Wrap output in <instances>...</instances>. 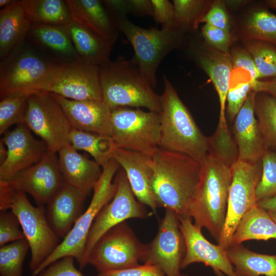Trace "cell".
Segmentation results:
<instances>
[{"mask_svg": "<svg viewBox=\"0 0 276 276\" xmlns=\"http://www.w3.org/2000/svg\"><path fill=\"white\" fill-rule=\"evenodd\" d=\"M152 157V188L159 208L171 210L179 218L188 209L197 189L200 163L191 157L158 148Z\"/></svg>", "mask_w": 276, "mask_h": 276, "instance_id": "6da1fadb", "label": "cell"}, {"mask_svg": "<svg viewBox=\"0 0 276 276\" xmlns=\"http://www.w3.org/2000/svg\"><path fill=\"white\" fill-rule=\"evenodd\" d=\"M198 186L188 209V216L219 242L224 227L232 181L230 166L208 153L199 162Z\"/></svg>", "mask_w": 276, "mask_h": 276, "instance_id": "7a4b0ae2", "label": "cell"}, {"mask_svg": "<svg viewBox=\"0 0 276 276\" xmlns=\"http://www.w3.org/2000/svg\"><path fill=\"white\" fill-rule=\"evenodd\" d=\"M103 101L111 110L119 107H144L159 113L161 96L141 72L135 60L122 58L100 67Z\"/></svg>", "mask_w": 276, "mask_h": 276, "instance_id": "3957f363", "label": "cell"}, {"mask_svg": "<svg viewBox=\"0 0 276 276\" xmlns=\"http://www.w3.org/2000/svg\"><path fill=\"white\" fill-rule=\"evenodd\" d=\"M163 79L159 148L187 155L199 163L209 152V137L198 127L166 76Z\"/></svg>", "mask_w": 276, "mask_h": 276, "instance_id": "277c9868", "label": "cell"}, {"mask_svg": "<svg viewBox=\"0 0 276 276\" xmlns=\"http://www.w3.org/2000/svg\"><path fill=\"white\" fill-rule=\"evenodd\" d=\"M119 167V164L112 158L102 167V175L93 190V196L88 208L82 213L71 231L53 252L32 275L38 274L52 263L66 256L75 259L80 269L86 266L84 256L87 238L99 212L114 196L116 186L113 178Z\"/></svg>", "mask_w": 276, "mask_h": 276, "instance_id": "5b68a950", "label": "cell"}, {"mask_svg": "<svg viewBox=\"0 0 276 276\" xmlns=\"http://www.w3.org/2000/svg\"><path fill=\"white\" fill-rule=\"evenodd\" d=\"M132 45L134 59L141 72L154 88L156 71L168 53L178 48L183 33L175 28L145 29L136 26L128 18L114 22Z\"/></svg>", "mask_w": 276, "mask_h": 276, "instance_id": "8992f818", "label": "cell"}, {"mask_svg": "<svg viewBox=\"0 0 276 276\" xmlns=\"http://www.w3.org/2000/svg\"><path fill=\"white\" fill-rule=\"evenodd\" d=\"M53 63L25 41L1 60V99L41 90Z\"/></svg>", "mask_w": 276, "mask_h": 276, "instance_id": "52a82bcc", "label": "cell"}, {"mask_svg": "<svg viewBox=\"0 0 276 276\" xmlns=\"http://www.w3.org/2000/svg\"><path fill=\"white\" fill-rule=\"evenodd\" d=\"M110 137L117 148L152 156L159 148L160 115L137 108L111 111Z\"/></svg>", "mask_w": 276, "mask_h": 276, "instance_id": "ba28073f", "label": "cell"}, {"mask_svg": "<svg viewBox=\"0 0 276 276\" xmlns=\"http://www.w3.org/2000/svg\"><path fill=\"white\" fill-rule=\"evenodd\" d=\"M9 209L18 218L29 243L33 273L59 245V238L50 224L43 205H32L24 192H14L7 205V210Z\"/></svg>", "mask_w": 276, "mask_h": 276, "instance_id": "9c48e42d", "label": "cell"}, {"mask_svg": "<svg viewBox=\"0 0 276 276\" xmlns=\"http://www.w3.org/2000/svg\"><path fill=\"white\" fill-rule=\"evenodd\" d=\"M230 169L232 181L227 212L218 242L226 249L231 245L232 237L243 216L258 205L256 190L262 174L261 160L251 162L238 159Z\"/></svg>", "mask_w": 276, "mask_h": 276, "instance_id": "30bf717a", "label": "cell"}, {"mask_svg": "<svg viewBox=\"0 0 276 276\" xmlns=\"http://www.w3.org/2000/svg\"><path fill=\"white\" fill-rule=\"evenodd\" d=\"M28 108L24 124L39 136L48 150L57 153L70 144L73 128L63 110L51 94L44 90L28 96Z\"/></svg>", "mask_w": 276, "mask_h": 276, "instance_id": "8fae6325", "label": "cell"}, {"mask_svg": "<svg viewBox=\"0 0 276 276\" xmlns=\"http://www.w3.org/2000/svg\"><path fill=\"white\" fill-rule=\"evenodd\" d=\"M130 226L123 222L106 232L93 247L88 263L100 272L140 264L145 250Z\"/></svg>", "mask_w": 276, "mask_h": 276, "instance_id": "7c38bea8", "label": "cell"}, {"mask_svg": "<svg viewBox=\"0 0 276 276\" xmlns=\"http://www.w3.org/2000/svg\"><path fill=\"white\" fill-rule=\"evenodd\" d=\"M113 181L116 186L114 196L100 211L88 233L84 256L85 266L88 264L93 247L106 232L127 219H143L149 216L144 205L134 196L122 169L118 170Z\"/></svg>", "mask_w": 276, "mask_h": 276, "instance_id": "4fadbf2b", "label": "cell"}, {"mask_svg": "<svg viewBox=\"0 0 276 276\" xmlns=\"http://www.w3.org/2000/svg\"><path fill=\"white\" fill-rule=\"evenodd\" d=\"M41 90L76 100H103L100 66L82 61L53 63Z\"/></svg>", "mask_w": 276, "mask_h": 276, "instance_id": "5bb4252c", "label": "cell"}, {"mask_svg": "<svg viewBox=\"0 0 276 276\" xmlns=\"http://www.w3.org/2000/svg\"><path fill=\"white\" fill-rule=\"evenodd\" d=\"M185 252L179 218L174 212L165 210L157 233L150 243L145 244L141 261L157 266L166 276H178L181 274Z\"/></svg>", "mask_w": 276, "mask_h": 276, "instance_id": "9a60e30c", "label": "cell"}, {"mask_svg": "<svg viewBox=\"0 0 276 276\" xmlns=\"http://www.w3.org/2000/svg\"><path fill=\"white\" fill-rule=\"evenodd\" d=\"M14 190L30 194L38 205L48 204L64 182L57 153L47 150L36 164L7 181Z\"/></svg>", "mask_w": 276, "mask_h": 276, "instance_id": "2e32d148", "label": "cell"}, {"mask_svg": "<svg viewBox=\"0 0 276 276\" xmlns=\"http://www.w3.org/2000/svg\"><path fill=\"white\" fill-rule=\"evenodd\" d=\"M186 252L182 262L183 269L191 264L201 263L211 267L217 276H238L231 263L227 249L211 243L203 236L201 228L189 217L179 218Z\"/></svg>", "mask_w": 276, "mask_h": 276, "instance_id": "e0dca14e", "label": "cell"}, {"mask_svg": "<svg viewBox=\"0 0 276 276\" xmlns=\"http://www.w3.org/2000/svg\"><path fill=\"white\" fill-rule=\"evenodd\" d=\"M2 138L7 157L0 165V180L9 181L20 172L37 163L48 150L46 144L33 136L24 124L8 130Z\"/></svg>", "mask_w": 276, "mask_h": 276, "instance_id": "ac0fdd59", "label": "cell"}, {"mask_svg": "<svg viewBox=\"0 0 276 276\" xmlns=\"http://www.w3.org/2000/svg\"><path fill=\"white\" fill-rule=\"evenodd\" d=\"M25 41L54 63L80 61L66 26L33 23Z\"/></svg>", "mask_w": 276, "mask_h": 276, "instance_id": "d6986e66", "label": "cell"}, {"mask_svg": "<svg viewBox=\"0 0 276 276\" xmlns=\"http://www.w3.org/2000/svg\"><path fill=\"white\" fill-rule=\"evenodd\" d=\"M113 158L125 171L137 200L155 213L159 206L152 188V156L115 147Z\"/></svg>", "mask_w": 276, "mask_h": 276, "instance_id": "ffe728a7", "label": "cell"}, {"mask_svg": "<svg viewBox=\"0 0 276 276\" xmlns=\"http://www.w3.org/2000/svg\"><path fill=\"white\" fill-rule=\"evenodd\" d=\"M51 94L73 128L110 136L111 110L103 100L76 101Z\"/></svg>", "mask_w": 276, "mask_h": 276, "instance_id": "44dd1931", "label": "cell"}, {"mask_svg": "<svg viewBox=\"0 0 276 276\" xmlns=\"http://www.w3.org/2000/svg\"><path fill=\"white\" fill-rule=\"evenodd\" d=\"M190 47V55L209 76L218 94L220 107L219 124L227 125L225 105L233 70L231 55L200 43Z\"/></svg>", "mask_w": 276, "mask_h": 276, "instance_id": "7402d4cb", "label": "cell"}, {"mask_svg": "<svg viewBox=\"0 0 276 276\" xmlns=\"http://www.w3.org/2000/svg\"><path fill=\"white\" fill-rule=\"evenodd\" d=\"M257 93L251 90L236 117L234 132L238 151V159L258 162L268 148L255 116Z\"/></svg>", "mask_w": 276, "mask_h": 276, "instance_id": "603a6c76", "label": "cell"}, {"mask_svg": "<svg viewBox=\"0 0 276 276\" xmlns=\"http://www.w3.org/2000/svg\"><path fill=\"white\" fill-rule=\"evenodd\" d=\"M58 164L65 183L87 196L99 181L102 168L95 160L80 154L71 144L63 147L58 152Z\"/></svg>", "mask_w": 276, "mask_h": 276, "instance_id": "cb8c5ba5", "label": "cell"}, {"mask_svg": "<svg viewBox=\"0 0 276 276\" xmlns=\"http://www.w3.org/2000/svg\"><path fill=\"white\" fill-rule=\"evenodd\" d=\"M86 196L75 188L64 183L48 203L47 216L52 228L63 239L82 214Z\"/></svg>", "mask_w": 276, "mask_h": 276, "instance_id": "d4e9b609", "label": "cell"}, {"mask_svg": "<svg viewBox=\"0 0 276 276\" xmlns=\"http://www.w3.org/2000/svg\"><path fill=\"white\" fill-rule=\"evenodd\" d=\"M73 20L97 35L114 44L119 31L99 0H66Z\"/></svg>", "mask_w": 276, "mask_h": 276, "instance_id": "484cf974", "label": "cell"}, {"mask_svg": "<svg viewBox=\"0 0 276 276\" xmlns=\"http://www.w3.org/2000/svg\"><path fill=\"white\" fill-rule=\"evenodd\" d=\"M32 24L20 1L1 9V60L24 43Z\"/></svg>", "mask_w": 276, "mask_h": 276, "instance_id": "4316f807", "label": "cell"}, {"mask_svg": "<svg viewBox=\"0 0 276 276\" xmlns=\"http://www.w3.org/2000/svg\"><path fill=\"white\" fill-rule=\"evenodd\" d=\"M66 26L80 61L100 67L110 61L113 43L73 20Z\"/></svg>", "mask_w": 276, "mask_h": 276, "instance_id": "83f0119b", "label": "cell"}, {"mask_svg": "<svg viewBox=\"0 0 276 276\" xmlns=\"http://www.w3.org/2000/svg\"><path fill=\"white\" fill-rule=\"evenodd\" d=\"M227 252L238 276H276V255L256 252L241 244L230 245Z\"/></svg>", "mask_w": 276, "mask_h": 276, "instance_id": "f1b7e54d", "label": "cell"}, {"mask_svg": "<svg viewBox=\"0 0 276 276\" xmlns=\"http://www.w3.org/2000/svg\"><path fill=\"white\" fill-rule=\"evenodd\" d=\"M276 239V222L268 212L258 205L248 211L240 222L231 245L241 244L250 240Z\"/></svg>", "mask_w": 276, "mask_h": 276, "instance_id": "f546056e", "label": "cell"}, {"mask_svg": "<svg viewBox=\"0 0 276 276\" xmlns=\"http://www.w3.org/2000/svg\"><path fill=\"white\" fill-rule=\"evenodd\" d=\"M32 23L66 26L73 20L66 1L20 0Z\"/></svg>", "mask_w": 276, "mask_h": 276, "instance_id": "4dcf8cb0", "label": "cell"}, {"mask_svg": "<svg viewBox=\"0 0 276 276\" xmlns=\"http://www.w3.org/2000/svg\"><path fill=\"white\" fill-rule=\"evenodd\" d=\"M70 144L76 150L89 154L102 168L113 158L115 147L111 138L106 135L86 132L73 128Z\"/></svg>", "mask_w": 276, "mask_h": 276, "instance_id": "1f68e13d", "label": "cell"}, {"mask_svg": "<svg viewBox=\"0 0 276 276\" xmlns=\"http://www.w3.org/2000/svg\"><path fill=\"white\" fill-rule=\"evenodd\" d=\"M262 93L256 96L255 113L268 149H276V98Z\"/></svg>", "mask_w": 276, "mask_h": 276, "instance_id": "d6a6232c", "label": "cell"}, {"mask_svg": "<svg viewBox=\"0 0 276 276\" xmlns=\"http://www.w3.org/2000/svg\"><path fill=\"white\" fill-rule=\"evenodd\" d=\"M245 34L249 39L276 46V15L267 10L254 12L247 21Z\"/></svg>", "mask_w": 276, "mask_h": 276, "instance_id": "836d02e7", "label": "cell"}, {"mask_svg": "<svg viewBox=\"0 0 276 276\" xmlns=\"http://www.w3.org/2000/svg\"><path fill=\"white\" fill-rule=\"evenodd\" d=\"M29 249L26 238L1 246V276H23L24 262Z\"/></svg>", "mask_w": 276, "mask_h": 276, "instance_id": "e575fe53", "label": "cell"}, {"mask_svg": "<svg viewBox=\"0 0 276 276\" xmlns=\"http://www.w3.org/2000/svg\"><path fill=\"white\" fill-rule=\"evenodd\" d=\"M208 2L203 0H174V28L182 33L197 28L204 15Z\"/></svg>", "mask_w": 276, "mask_h": 276, "instance_id": "d590c367", "label": "cell"}, {"mask_svg": "<svg viewBox=\"0 0 276 276\" xmlns=\"http://www.w3.org/2000/svg\"><path fill=\"white\" fill-rule=\"evenodd\" d=\"M28 96H7L0 102V134H4L12 125L25 123L28 108Z\"/></svg>", "mask_w": 276, "mask_h": 276, "instance_id": "8d00e7d4", "label": "cell"}, {"mask_svg": "<svg viewBox=\"0 0 276 276\" xmlns=\"http://www.w3.org/2000/svg\"><path fill=\"white\" fill-rule=\"evenodd\" d=\"M247 51L252 56L259 78H276V46L264 41L250 40L246 42Z\"/></svg>", "mask_w": 276, "mask_h": 276, "instance_id": "74e56055", "label": "cell"}, {"mask_svg": "<svg viewBox=\"0 0 276 276\" xmlns=\"http://www.w3.org/2000/svg\"><path fill=\"white\" fill-rule=\"evenodd\" d=\"M262 174L256 190L258 202L276 195V152L268 150L261 159Z\"/></svg>", "mask_w": 276, "mask_h": 276, "instance_id": "f35d334b", "label": "cell"}, {"mask_svg": "<svg viewBox=\"0 0 276 276\" xmlns=\"http://www.w3.org/2000/svg\"><path fill=\"white\" fill-rule=\"evenodd\" d=\"M252 90L253 83L250 78L236 81L231 80L226 99L227 111L230 119L237 116L248 95Z\"/></svg>", "mask_w": 276, "mask_h": 276, "instance_id": "ab89813d", "label": "cell"}, {"mask_svg": "<svg viewBox=\"0 0 276 276\" xmlns=\"http://www.w3.org/2000/svg\"><path fill=\"white\" fill-rule=\"evenodd\" d=\"M25 238L19 221L12 211H1L0 246Z\"/></svg>", "mask_w": 276, "mask_h": 276, "instance_id": "60d3db41", "label": "cell"}, {"mask_svg": "<svg viewBox=\"0 0 276 276\" xmlns=\"http://www.w3.org/2000/svg\"><path fill=\"white\" fill-rule=\"evenodd\" d=\"M201 33L207 45L222 52H228L231 41L229 31L204 24Z\"/></svg>", "mask_w": 276, "mask_h": 276, "instance_id": "b9f144b4", "label": "cell"}, {"mask_svg": "<svg viewBox=\"0 0 276 276\" xmlns=\"http://www.w3.org/2000/svg\"><path fill=\"white\" fill-rule=\"evenodd\" d=\"M74 259L71 256L62 258L32 276H84L75 267Z\"/></svg>", "mask_w": 276, "mask_h": 276, "instance_id": "7bdbcfd3", "label": "cell"}, {"mask_svg": "<svg viewBox=\"0 0 276 276\" xmlns=\"http://www.w3.org/2000/svg\"><path fill=\"white\" fill-rule=\"evenodd\" d=\"M98 276H166V275L157 266L149 263H143L124 269L100 272Z\"/></svg>", "mask_w": 276, "mask_h": 276, "instance_id": "ee69618b", "label": "cell"}, {"mask_svg": "<svg viewBox=\"0 0 276 276\" xmlns=\"http://www.w3.org/2000/svg\"><path fill=\"white\" fill-rule=\"evenodd\" d=\"M153 8V17L163 28H175V13L173 4L168 0H151Z\"/></svg>", "mask_w": 276, "mask_h": 276, "instance_id": "f6af8a7d", "label": "cell"}, {"mask_svg": "<svg viewBox=\"0 0 276 276\" xmlns=\"http://www.w3.org/2000/svg\"><path fill=\"white\" fill-rule=\"evenodd\" d=\"M222 2H215L204 14L200 22L229 31V21L227 13Z\"/></svg>", "mask_w": 276, "mask_h": 276, "instance_id": "bcb514c9", "label": "cell"}, {"mask_svg": "<svg viewBox=\"0 0 276 276\" xmlns=\"http://www.w3.org/2000/svg\"><path fill=\"white\" fill-rule=\"evenodd\" d=\"M231 56L233 70L240 68L245 70L248 73L254 86L255 83L260 78L256 65L251 55L247 51L237 49L232 52Z\"/></svg>", "mask_w": 276, "mask_h": 276, "instance_id": "7dc6e473", "label": "cell"}, {"mask_svg": "<svg viewBox=\"0 0 276 276\" xmlns=\"http://www.w3.org/2000/svg\"><path fill=\"white\" fill-rule=\"evenodd\" d=\"M101 2L114 22L127 18V15L129 13L128 0H103Z\"/></svg>", "mask_w": 276, "mask_h": 276, "instance_id": "c3c4849f", "label": "cell"}, {"mask_svg": "<svg viewBox=\"0 0 276 276\" xmlns=\"http://www.w3.org/2000/svg\"><path fill=\"white\" fill-rule=\"evenodd\" d=\"M130 14L138 16L153 15V8L151 0H128Z\"/></svg>", "mask_w": 276, "mask_h": 276, "instance_id": "681fc988", "label": "cell"}, {"mask_svg": "<svg viewBox=\"0 0 276 276\" xmlns=\"http://www.w3.org/2000/svg\"><path fill=\"white\" fill-rule=\"evenodd\" d=\"M257 93H264L276 98V78L266 80H257L253 86Z\"/></svg>", "mask_w": 276, "mask_h": 276, "instance_id": "f907efd6", "label": "cell"}, {"mask_svg": "<svg viewBox=\"0 0 276 276\" xmlns=\"http://www.w3.org/2000/svg\"><path fill=\"white\" fill-rule=\"evenodd\" d=\"M258 205L268 212L276 213V195L259 201Z\"/></svg>", "mask_w": 276, "mask_h": 276, "instance_id": "816d5d0a", "label": "cell"}, {"mask_svg": "<svg viewBox=\"0 0 276 276\" xmlns=\"http://www.w3.org/2000/svg\"><path fill=\"white\" fill-rule=\"evenodd\" d=\"M7 148L2 139L0 140V164L2 165L7 157Z\"/></svg>", "mask_w": 276, "mask_h": 276, "instance_id": "f5cc1de1", "label": "cell"}, {"mask_svg": "<svg viewBox=\"0 0 276 276\" xmlns=\"http://www.w3.org/2000/svg\"><path fill=\"white\" fill-rule=\"evenodd\" d=\"M15 0H1L0 7L3 8L7 7L11 4Z\"/></svg>", "mask_w": 276, "mask_h": 276, "instance_id": "db71d44e", "label": "cell"}, {"mask_svg": "<svg viewBox=\"0 0 276 276\" xmlns=\"http://www.w3.org/2000/svg\"><path fill=\"white\" fill-rule=\"evenodd\" d=\"M265 2L269 7L276 9V0H268Z\"/></svg>", "mask_w": 276, "mask_h": 276, "instance_id": "11a10c76", "label": "cell"}, {"mask_svg": "<svg viewBox=\"0 0 276 276\" xmlns=\"http://www.w3.org/2000/svg\"><path fill=\"white\" fill-rule=\"evenodd\" d=\"M272 219L276 222V213L268 212Z\"/></svg>", "mask_w": 276, "mask_h": 276, "instance_id": "9f6ffc18", "label": "cell"}, {"mask_svg": "<svg viewBox=\"0 0 276 276\" xmlns=\"http://www.w3.org/2000/svg\"><path fill=\"white\" fill-rule=\"evenodd\" d=\"M178 276H189V275H187V274H180V275H178Z\"/></svg>", "mask_w": 276, "mask_h": 276, "instance_id": "6f0895ef", "label": "cell"}]
</instances>
